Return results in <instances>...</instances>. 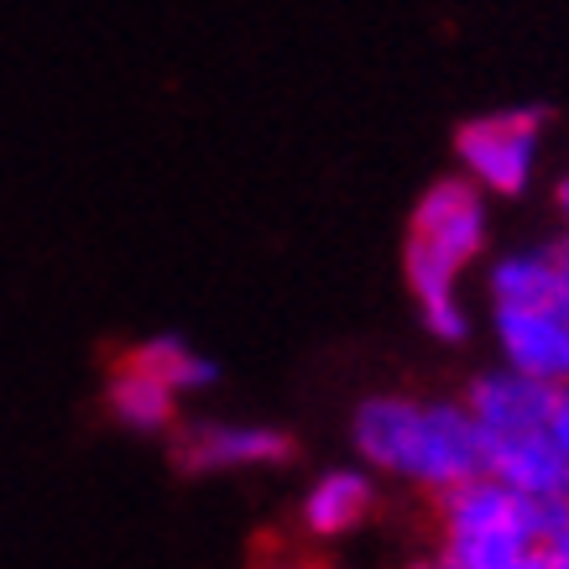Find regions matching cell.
<instances>
[{"mask_svg": "<svg viewBox=\"0 0 569 569\" xmlns=\"http://www.w3.org/2000/svg\"><path fill=\"white\" fill-rule=\"evenodd\" d=\"M350 439L361 460L429 491H449L470 476H486L481 429L466 402H418L392 392L366 397L350 418Z\"/></svg>", "mask_w": 569, "mask_h": 569, "instance_id": "1", "label": "cell"}, {"mask_svg": "<svg viewBox=\"0 0 569 569\" xmlns=\"http://www.w3.org/2000/svg\"><path fill=\"white\" fill-rule=\"evenodd\" d=\"M445 522V569H543V543L569 528V501L528 497L497 476L433 491Z\"/></svg>", "mask_w": 569, "mask_h": 569, "instance_id": "2", "label": "cell"}, {"mask_svg": "<svg viewBox=\"0 0 569 569\" xmlns=\"http://www.w3.org/2000/svg\"><path fill=\"white\" fill-rule=\"evenodd\" d=\"M491 325H497L507 366L565 387L569 381V277L553 261V246L501 257L491 267Z\"/></svg>", "mask_w": 569, "mask_h": 569, "instance_id": "3", "label": "cell"}, {"mask_svg": "<svg viewBox=\"0 0 569 569\" xmlns=\"http://www.w3.org/2000/svg\"><path fill=\"white\" fill-rule=\"evenodd\" d=\"M543 126H549V110H538V104L491 110V116H476V121L455 131V157H460L466 178H476L481 189L501 193V199H518L533 183Z\"/></svg>", "mask_w": 569, "mask_h": 569, "instance_id": "4", "label": "cell"}, {"mask_svg": "<svg viewBox=\"0 0 569 569\" xmlns=\"http://www.w3.org/2000/svg\"><path fill=\"white\" fill-rule=\"evenodd\" d=\"M408 246H423L445 267L466 272L486 251V199L476 178H439L423 189L408 220Z\"/></svg>", "mask_w": 569, "mask_h": 569, "instance_id": "5", "label": "cell"}, {"mask_svg": "<svg viewBox=\"0 0 569 569\" xmlns=\"http://www.w3.org/2000/svg\"><path fill=\"white\" fill-rule=\"evenodd\" d=\"M293 455H298L293 433L272 429V423H183L173 439V466L183 476L288 466Z\"/></svg>", "mask_w": 569, "mask_h": 569, "instance_id": "6", "label": "cell"}, {"mask_svg": "<svg viewBox=\"0 0 569 569\" xmlns=\"http://www.w3.org/2000/svg\"><path fill=\"white\" fill-rule=\"evenodd\" d=\"M553 397L559 387L543 377H528L518 366L507 371H491V377H476L466 387V408L476 418L481 439H497V433H538L549 429Z\"/></svg>", "mask_w": 569, "mask_h": 569, "instance_id": "7", "label": "cell"}, {"mask_svg": "<svg viewBox=\"0 0 569 569\" xmlns=\"http://www.w3.org/2000/svg\"><path fill=\"white\" fill-rule=\"evenodd\" d=\"M481 449L486 476H497V481H507L512 491H528V497L569 501V455L549 439V429L497 433V439H481Z\"/></svg>", "mask_w": 569, "mask_h": 569, "instance_id": "8", "label": "cell"}, {"mask_svg": "<svg viewBox=\"0 0 569 569\" xmlns=\"http://www.w3.org/2000/svg\"><path fill=\"white\" fill-rule=\"evenodd\" d=\"M104 408L126 429L162 433L178 423V387H168L162 377H152V371H141L131 361H116L110 381H104Z\"/></svg>", "mask_w": 569, "mask_h": 569, "instance_id": "9", "label": "cell"}, {"mask_svg": "<svg viewBox=\"0 0 569 569\" xmlns=\"http://www.w3.org/2000/svg\"><path fill=\"white\" fill-rule=\"evenodd\" d=\"M377 507V486L361 470H325L303 497V528L313 538H340L350 528H361Z\"/></svg>", "mask_w": 569, "mask_h": 569, "instance_id": "10", "label": "cell"}, {"mask_svg": "<svg viewBox=\"0 0 569 569\" xmlns=\"http://www.w3.org/2000/svg\"><path fill=\"white\" fill-rule=\"evenodd\" d=\"M121 361L141 366V371H152V377H162L168 387H209L214 381V361H204V356H193L178 335H157V340H141V346L121 350Z\"/></svg>", "mask_w": 569, "mask_h": 569, "instance_id": "11", "label": "cell"}, {"mask_svg": "<svg viewBox=\"0 0 569 569\" xmlns=\"http://www.w3.org/2000/svg\"><path fill=\"white\" fill-rule=\"evenodd\" d=\"M549 439L569 455V381L559 387V397H553V413H549Z\"/></svg>", "mask_w": 569, "mask_h": 569, "instance_id": "12", "label": "cell"}, {"mask_svg": "<svg viewBox=\"0 0 569 569\" xmlns=\"http://www.w3.org/2000/svg\"><path fill=\"white\" fill-rule=\"evenodd\" d=\"M543 569H569V528L543 543Z\"/></svg>", "mask_w": 569, "mask_h": 569, "instance_id": "13", "label": "cell"}, {"mask_svg": "<svg viewBox=\"0 0 569 569\" xmlns=\"http://www.w3.org/2000/svg\"><path fill=\"white\" fill-rule=\"evenodd\" d=\"M553 204H559V214H565V224H569V173L559 178V189H553Z\"/></svg>", "mask_w": 569, "mask_h": 569, "instance_id": "14", "label": "cell"}, {"mask_svg": "<svg viewBox=\"0 0 569 569\" xmlns=\"http://www.w3.org/2000/svg\"><path fill=\"white\" fill-rule=\"evenodd\" d=\"M413 569H445V559H433V565H413Z\"/></svg>", "mask_w": 569, "mask_h": 569, "instance_id": "15", "label": "cell"}]
</instances>
